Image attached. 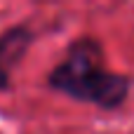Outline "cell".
Returning <instances> with one entry per match:
<instances>
[{"label":"cell","mask_w":134,"mask_h":134,"mask_svg":"<svg viewBox=\"0 0 134 134\" xmlns=\"http://www.w3.org/2000/svg\"><path fill=\"white\" fill-rule=\"evenodd\" d=\"M47 85L75 101L115 111L127 101L132 80L106 68L104 47L97 38L80 35L66 47L64 59L47 73Z\"/></svg>","instance_id":"cell-1"},{"label":"cell","mask_w":134,"mask_h":134,"mask_svg":"<svg viewBox=\"0 0 134 134\" xmlns=\"http://www.w3.org/2000/svg\"><path fill=\"white\" fill-rule=\"evenodd\" d=\"M33 42V31L26 24H14L0 33V92L12 87V71L21 64Z\"/></svg>","instance_id":"cell-2"}]
</instances>
